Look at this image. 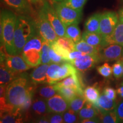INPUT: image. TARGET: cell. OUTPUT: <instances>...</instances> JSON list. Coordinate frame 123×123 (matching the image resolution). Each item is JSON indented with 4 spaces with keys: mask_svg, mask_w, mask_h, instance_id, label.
I'll return each mask as SVG.
<instances>
[{
    "mask_svg": "<svg viewBox=\"0 0 123 123\" xmlns=\"http://www.w3.org/2000/svg\"><path fill=\"white\" fill-rule=\"evenodd\" d=\"M33 83L30 75L23 73L7 84L5 90V98L8 104L14 108L20 109Z\"/></svg>",
    "mask_w": 123,
    "mask_h": 123,
    "instance_id": "1",
    "label": "cell"
},
{
    "mask_svg": "<svg viewBox=\"0 0 123 123\" xmlns=\"http://www.w3.org/2000/svg\"><path fill=\"white\" fill-rule=\"evenodd\" d=\"M37 34L38 32L35 19L31 16L18 15L14 39L15 54H21L26 43Z\"/></svg>",
    "mask_w": 123,
    "mask_h": 123,
    "instance_id": "2",
    "label": "cell"
},
{
    "mask_svg": "<svg viewBox=\"0 0 123 123\" xmlns=\"http://www.w3.org/2000/svg\"><path fill=\"white\" fill-rule=\"evenodd\" d=\"M17 15L13 12L3 10L0 17V38L1 47L4 48L7 54L15 55L14 33Z\"/></svg>",
    "mask_w": 123,
    "mask_h": 123,
    "instance_id": "3",
    "label": "cell"
},
{
    "mask_svg": "<svg viewBox=\"0 0 123 123\" xmlns=\"http://www.w3.org/2000/svg\"><path fill=\"white\" fill-rule=\"evenodd\" d=\"M42 38L39 34L30 39L23 49L22 55L26 62L32 67L41 64Z\"/></svg>",
    "mask_w": 123,
    "mask_h": 123,
    "instance_id": "4",
    "label": "cell"
},
{
    "mask_svg": "<svg viewBox=\"0 0 123 123\" xmlns=\"http://www.w3.org/2000/svg\"><path fill=\"white\" fill-rule=\"evenodd\" d=\"M54 8L63 24L66 26L71 24H79L82 17V11L68 6L64 2H55Z\"/></svg>",
    "mask_w": 123,
    "mask_h": 123,
    "instance_id": "5",
    "label": "cell"
},
{
    "mask_svg": "<svg viewBox=\"0 0 123 123\" xmlns=\"http://www.w3.org/2000/svg\"><path fill=\"white\" fill-rule=\"evenodd\" d=\"M38 34L50 44L55 42L59 37L46 19L42 9H40L34 18Z\"/></svg>",
    "mask_w": 123,
    "mask_h": 123,
    "instance_id": "6",
    "label": "cell"
},
{
    "mask_svg": "<svg viewBox=\"0 0 123 123\" xmlns=\"http://www.w3.org/2000/svg\"><path fill=\"white\" fill-rule=\"evenodd\" d=\"M41 9H42L46 19L48 20L57 34L58 36L59 37H66V26L60 19L53 6L45 0L43 2Z\"/></svg>",
    "mask_w": 123,
    "mask_h": 123,
    "instance_id": "7",
    "label": "cell"
},
{
    "mask_svg": "<svg viewBox=\"0 0 123 123\" xmlns=\"http://www.w3.org/2000/svg\"><path fill=\"white\" fill-rule=\"evenodd\" d=\"M1 62H3L7 68L15 73H23L33 68L26 62L22 55H9L2 47H1Z\"/></svg>",
    "mask_w": 123,
    "mask_h": 123,
    "instance_id": "8",
    "label": "cell"
},
{
    "mask_svg": "<svg viewBox=\"0 0 123 123\" xmlns=\"http://www.w3.org/2000/svg\"><path fill=\"white\" fill-rule=\"evenodd\" d=\"M119 21V15L114 12H106L101 15L100 34L103 39L110 37Z\"/></svg>",
    "mask_w": 123,
    "mask_h": 123,
    "instance_id": "9",
    "label": "cell"
},
{
    "mask_svg": "<svg viewBox=\"0 0 123 123\" xmlns=\"http://www.w3.org/2000/svg\"><path fill=\"white\" fill-rule=\"evenodd\" d=\"M100 62L101 59L99 54H84L74 60L71 63L75 66L78 71L85 72L93 68Z\"/></svg>",
    "mask_w": 123,
    "mask_h": 123,
    "instance_id": "10",
    "label": "cell"
},
{
    "mask_svg": "<svg viewBox=\"0 0 123 123\" xmlns=\"http://www.w3.org/2000/svg\"><path fill=\"white\" fill-rule=\"evenodd\" d=\"M99 54L101 61H117L123 55V46L116 43L110 44L101 47Z\"/></svg>",
    "mask_w": 123,
    "mask_h": 123,
    "instance_id": "11",
    "label": "cell"
},
{
    "mask_svg": "<svg viewBox=\"0 0 123 123\" xmlns=\"http://www.w3.org/2000/svg\"><path fill=\"white\" fill-rule=\"evenodd\" d=\"M6 5L21 15L31 16L34 10L29 0H2Z\"/></svg>",
    "mask_w": 123,
    "mask_h": 123,
    "instance_id": "12",
    "label": "cell"
},
{
    "mask_svg": "<svg viewBox=\"0 0 123 123\" xmlns=\"http://www.w3.org/2000/svg\"><path fill=\"white\" fill-rule=\"evenodd\" d=\"M49 113H63L69 109L68 101L59 93L46 99Z\"/></svg>",
    "mask_w": 123,
    "mask_h": 123,
    "instance_id": "13",
    "label": "cell"
},
{
    "mask_svg": "<svg viewBox=\"0 0 123 123\" xmlns=\"http://www.w3.org/2000/svg\"><path fill=\"white\" fill-rule=\"evenodd\" d=\"M55 84L57 87H71L77 91L80 96H83L84 95L83 83L79 73L67 77Z\"/></svg>",
    "mask_w": 123,
    "mask_h": 123,
    "instance_id": "14",
    "label": "cell"
},
{
    "mask_svg": "<svg viewBox=\"0 0 123 123\" xmlns=\"http://www.w3.org/2000/svg\"><path fill=\"white\" fill-rule=\"evenodd\" d=\"M116 43L123 46V22L119 21L110 37L103 39L101 47Z\"/></svg>",
    "mask_w": 123,
    "mask_h": 123,
    "instance_id": "15",
    "label": "cell"
},
{
    "mask_svg": "<svg viewBox=\"0 0 123 123\" xmlns=\"http://www.w3.org/2000/svg\"><path fill=\"white\" fill-rule=\"evenodd\" d=\"M78 73V71L71 63L64 62L61 63L59 67L55 73L53 84L56 83L58 81H61L69 76Z\"/></svg>",
    "mask_w": 123,
    "mask_h": 123,
    "instance_id": "16",
    "label": "cell"
},
{
    "mask_svg": "<svg viewBox=\"0 0 123 123\" xmlns=\"http://www.w3.org/2000/svg\"><path fill=\"white\" fill-rule=\"evenodd\" d=\"M49 64H41L35 67L30 74L31 80L35 85L47 83V71Z\"/></svg>",
    "mask_w": 123,
    "mask_h": 123,
    "instance_id": "17",
    "label": "cell"
},
{
    "mask_svg": "<svg viewBox=\"0 0 123 123\" xmlns=\"http://www.w3.org/2000/svg\"><path fill=\"white\" fill-rule=\"evenodd\" d=\"M30 112H31L32 115L36 118L46 116L50 113L46 100L39 97L34 98L33 103L30 109Z\"/></svg>",
    "mask_w": 123,
    "mask_h": 123,
    "instance_id": "18",
    "label": "cell"
},
{
    "mask_svg": "<svg viewBox=\"0 0 123 123\" xmlns=\"http://www.w3.org/2000/svg\"><path fill=\"white\" fill-rule=\"evenodd\" d=\"M24 113L20 109H15L11 111L1 113V123H21L24 122Z\"/></svg>",
    "mask_w": 123,
    "mask_h": 123,
    "instance_id": "19",
    "label": "cell"
},
{
    "mask_svg": "<svg viewBox=\"0 0 123 123\" xmlns=\"http://www.w3.org/2000/svg\"><path fill=\"white\" fill-rule=\"evenodd\" d=\"M93 105L98 110L99 113L110 111L115 110L116 107L115 100L110 99L103 93L100 95L98 101Z\"/></svg>",
    "mask_w": 123,
    "mask_h": 123,
    "instance_id": "20",
    "label": "cell"
},
{
    "mask_svg": "<svg viewBox=\"0 0 123 123\" xmlns=\"http://www.w3.org/2000/svg\"><path fill=\"white\" fill-rule=\"evenodd\" d=\"M22 73H18L7 68L3 62L0 67V85L7 86L11 81L19 76Z\"/></svg>",
    "mask_w": 123,
    "mask_h": 123,
    "instance_id": "21",
    "label": "cell"
},
{
    "mask_svg": "<svg viewBox=\"0 0 123 123\" xmlns=\"http://www.w3.org/2000/svg\"><path fill=\"white\" fill-rule=\"evenodd\" d=\"M58 93L57 89L55 84H44L36 88L35 93L39 98L44 99H48Z\"/></svg>",
    "mask_w": 123,
    "mask_h": 123,
    "instance_id": "22",
    "label": "cell"
},
{
    "mask_svg": "<svg viewBox=\"0 0 123 123\" xmlns=\"http://www.w3.org/2000/svg\"><path fill=\"white\" fill-rule=\"evenodd\" d=\"M101 13H95L86 21L84 27L86 31L91 33L100 34V22Z\"/></svg>",
    "mask_w": 123,
    "mask_h": 123,
    "instance_id": "23",
    "label": "cell"
},
{
    "mask_svg": "<svg viewBox=\"0 0 123 123\" xmlns=\"http://www.w3.org/2000/svg\"><path fill=\"white\" fill-rule=\"evenodd\" d=\"M78 114H79V119L80 121L81 120L98 116L99 113L98 110L93 106V104L87 101L86 103L84 104L83 107L80 111Z\"/></svg>",
    "mask_w": 123,
    "mask_h": 123,
    "instance_id": "24",
    "label": "cell"
},
{
    "mask_svg": "<svg viewBox=\"0 0 123 123\" xmlns=\"http://www.w3.org/2000/svg\"><path fill=\"white\" fill-rule=\"evenodd\" d=\"M81 39L87 43L95 47H101L103 38L100 34L85 31L81 35Z\"/></svg>",
    "mask_w": 123,
    "mask_h": 123,
    "instance_id": "25",
    "label": "cell"
},
{
    "mask_svg": "<svg viewBox=\"0 0 123 123\" xmlns=\"http://www.w3.org/2000/svg\"><path fill=\"white\" fill-rule=\"evenodd\" d=\"M83 96L87 101L93 104L98 101L100 96V90L96 84L88 86L84 90Z\"/></svg>",
    "mask_w": 123,
    "mask_h": 123,
    "instance_id": "26",
    "label": "cell"
},
{
    "mask_svg": "<svg viewBox=\"0 0 123 123\" xmlns=\"http://www.w3.org/2000/svg\"><path fill=\"white\" fill-rule=\"evenodd\" d=\"M100 48L101 47H95V46L90 45L82 39L75 43V50L80 51L86 54H99Z\"/></svg>",
    "mask_w": 123,
    "mask_h": 123,
    "instance_id": "27",
    "label": "cell"
},
{
    "mask_svg": "<svg viewBox=\"0 0 123 123\" xmlns=\"http://www.w3.org/2000/svg\"><path fill=\"white\" fill-rule=\"evenodd\" d=\"M66 37L73 39L75 43L81 39V31L78 24H74L66 26Z\"/></svg>",
    "mask_w": 123,
    "mask_h": 123,
    "instance_id": "28",
    "label": "cell"
},
{
    "mask_svg": "<svg viewBox=\"0 0 123 123\" xmlns=\"http://www.w3.org/2000/svg\"><path fill=\"white\" fill-rule=\"evenodd\" d=\"M55 86L57 89L58 93L62 96L67 101H70L71 100L73 99L76 96H80L77 91L71 87H57L56 84H55Z\"/></svg>",
    "mask_w": 123,
    "mask_h": 123,
    "instance_id": "29",
    "label": "cell"
},
{
    "mask_svg": "<svg viewBox=\"0 0 123 123\" xmlns=\"http://www.w3.org/2000/svg\"><path fill=\"white\" fill-rule=\"evenodd\" d=\"M87 100L84 96H78L68 101L69 108L79 113L81 109L86 103Z\"/></svg>",
    "mask_w": 123,
    "mask_h": 123,
    "instance_id": "30",
    "label": "cell"
},
{
    "mask_svg": "<svg viewBox=\"0 0 123 123\" xmlns=\"http://www.w3.org/2000/svg\"><path fill=\"white\" fill-rule=\"evenodd\" d=\"M51 49L50 44L49 42L43 38H42V54H41V64H49L51 63L49 52Z\"/></svg>",
    "mask_w": 123,
    "mask_h": 123,
    "instance_id": "31",
    "label": "cell"
},
{
    "mask_svg": "<svg viewBox=\"0 0 123 123\" xmlns=\"http://www.w3.org/2000/svg\"><path fill=\"white\" fill-rule=\"evenodd\" d=\"M99 118L101 123H117L116 112L115 109L103 113H99Z\"/></svg>",
    "mask_w": 123,
    "mask_h": 123,
    "instance_id": "32",
    "label": "cell"
},
{
    "mask_svg": "<svg viewBox=\"0 0 123 123\" xmlns=\"http://www.w3.org/2000/svg\"><path fill=\"white\" fill-rule=\"evenodd\" d=\"M50 47L52 49H53V50L54 51L55 53L60 55L66 62H70V59H69L70 52L68 50H66V49L63 48L60 44H58L56 42V41L51 43Z\"/></svg>",
    "mask_w": 123,
    "mask_h": 123,
    "instance_id": "33",
    "label": "cell"
},
{
    "mask_svg": "<svg viewBox=\"0 0 123 123\" xmlns=\"http://www.w3.org/2000/svg\"><path fill=\"white\" fill-rule=\"evenodd\" d=\"M56 41L58 44L68 50L70 53L75 50V43L74 42L73 39L70 38L66 37H58Z\"/></svg>",
    "mask_w": 123,
    "mask_h": 123,
    "instance_id": "34",
    "label": "cell"
},
{
    "mask_svg": "<svg viewBox=\"0 0 123 123\" xmlns=\"http://www.w3.org/2000/svg\"><path fill=\"white\" fill-rule=\"evenodd\" d=\"M63 116L64 123H78V121H80L78 113L74 111L70 108L63 113Z\"/></svg>",
    "mask_w": 123,
    "mask_h": 123,
    "instance_id": "35",
    "label": "cell"
},
{
    "mask_svg": "<svg viewBox=\"0 0 123 123\" xmlns=\"http://www.w3.org/2000/svg\"><path fill=\"white\" fill-rule=\"evenodd\" d=\"M112 73L113 75L116 79H120L123 77V59L121 58L117 60L112 65Z\"/></svg>",
    "mask_w": 123,
    "mask_h": 123,
    "instance_id": "36",
    "label": "cell"
},
{
    "mask_svg": "<svg viewBox=\"0 0 123 123\" xmlns=\"http://www.w3.org/2000/svg\"><path fill=\"white\" fill-rule=\"evenodd\" d=\"M97 71L101 76L105 78H110L113 74L112 67L108 63H105L103 65L98 67Z\"/></svg>",
    "mask_w": 123,
    "mask_h": 123,
    "instance_id": "37",
    "label": "cell"
},
{
    "mask_svg": "<svg viewBox=\"0 0 123 123\" xmlns=\"http://www.w3.org/2000/svg\"><path fill=\"white\" fill-rule=\"evenodd\" d=\"M87 1V0H64L63 2L72 8L83 10V8Z\"/></svg>",
    "mask_w": 123,
    "mask_h": 123,
    "instance_id": "38",
    "label": "cell"
},
{
    "mask_svg": "<svg viewBox=\"0 0 123 123\" xmlns=\"http://www.w3.org/2000/svg\"><path fill=\"white\" fill-rule=\"evenodd\" d=\"M49 123H63L64 122L63 116L62 113H50L47 115Z\"/></svg>",
    "mask_w": 123,
    "mask_h": 123,
    "instance_id": "39",
    "label": "cell"
},
{
    "mask_svg": "<svg viewBox=\"0 0 123 123\" xmlns=\"http://www.w3.org/2000/svg\"><path fill=\"white\" fill-rule=\"evenodd\" d=\"M49 56H50L51 63H62L64 62H67L60 55L55 53L54 51L53 50V49H52L51 48L50 49V52H49Z\"/></svg>",
    "mask_w": 123,
    "mask_h": 123,
    "instance_id": "40",
    "label": "cell"
},
{
    "mask_svg": "<svg viewBox=\"0 0 123 123\" xmlns=\"http://www.w3.org/2000/svg\"><path fill=\"white\" fill-rule=\"evenodd\" d=\"M103 93L106 96H107L108 98H110L111 99L114 100H116L117 95V91L115 89L112 88V87H108V86L105 87L103 89Z\"/></svg>",
    "mask_w": 123,
    "mask_h": 123,
    "instance_id": "41",
    "label": "cell"
},
{
    "mask_svg": "<svg viewBox=\"0 0 123 123\" xmlns=\"http://www.w3.org/2000/svg\"><path fill=\"white\" fill-rule=\"evenodd\" d=\"M115 111L116 112L117 123H123V100L116 104Z\"/></svg>",
    "mask_w": 123,
    "mask_h": 123,
    "instance_id": "42",
    "label": "cell"
},
{
    "mask_svg": "<svg viewBox=\"0 0 123 123\" xmlns=\"http://www.w3.org/2000/svg\"><path fill=\"white\" fill-rule=\"evenodd\" d=\"M84 54H86L78 50H74L73 51L70 52V54H69V59H70V63H71L74 60H75L76 58H79Z\"/></svg>",
    "mask_w": 123,
    "mask_h": 123,
    "instance_id": "43",
    "label": "cell"
},
{
    "mask_svg": "<svg viewBox=\"0 0 123 123\" xmlns=\"http://www.w3.org/2000/svg\"><path fill=\"white\" fill-rule=\"evenodd\" d=\"M81 123H101L99 117H94L89 118V119H86L81 120L79 121Z\"/></svg>",
    "mask_w": 123,
    "mask_h": 123,
    "instance_id": "44",
    "label": "cell"
},
{
    "mask_svg": "<svg viewBox=\"0 0 123 123\" xmlns=\"http://www.w3.org/2000/svg\"><path fill=\"white\" fill-rule=\"evenodd\" d=\"M47 115H46V116H41L39 117L36 118V119L34 120V122L38 123H49V120Z\"/></svg>",
    "mask_w": 123,
    "mask_h": 123,
    "instance_id": "45",
    "label": "cell"
},
{
    "mask_svg": "<svg viewBox=\"0 0 123 123\" xmlns=\"http://www.w3.org/2000/svg\"><path fill=\"white\" fill-rule=\"evenodd\" d=\"M116 91L117 95L123 99V81L120 84Z\"/></svg>",
    "mask_w": 123,
    "mask_h": 123,
    "instance_id": "46",
    "label": "cell"
},
{
    "mask_svg": "<svg viewBox=\"0 0 123 123\" xmlns=\"http://www.w3.org/2000/svg\"><path fill=\"white\" fill-rule=\"evenodd\" d=\"M119 21H121L123 22V7L120 9L119 11Z\"/></svg>",
    "mask_w": 123,
    "mask_h": 123,
    "instance_id": "47",
    "label": "cell"
},
{
    "mask_svg": "<svg viewBox=\"0 0 123 123\" xmlns=\"http://www.w3.org/2000/svg\"><path fill=\"white\" fill-rule=\"evenodd\" d=\"M29 1L31 3V4H38V3L41 2H43L42 0H29Z\"/></svg>",
    "mask_w": 123,
    "mask_h": 123,
    "instance_id": "48",
    "label": "cell"
},
{
    "mask_svg": "<svg viewBox=\"0 0 123 123\" xmlns=\"http://www.w3.org/2000/svg\"><path fill=\"white\" fill-rule=\"evenodd\" d=\"M64 0H54L55 2H63Z\"/></svg>",
    "mask_w": 123,
    "mask_h": 123,
    "instance_id": "49",
    "label": "cell"
},
{
    "mask_svg": "<svg viewBox=\"0 0 123 123\" xmlns=\"http://www.w3.org/2000/svg\"><path fill=\"white\" fill-rule=\"evenodd\" d=\"M122 78H123V77H122Z\"/></svg>",
    "mask_w": 123,
    "mask_h": 123,
    "instance_id": "50",
    "label": "cell"
},
{
    "mask_svg": "<svg viewBox=\"0 0 123 123\" xmlns=\"http://www.w3.org/2000/svg\"><path fill=\"white\" fill-rule=\"evenodd\" d=\"M42 1H45V0H42Z\"/></svg>",
    "mask_w": 123,
    "mask_h": 123,
    "instance_id": "51",
    "label": "cell"
},
{
    "mask_svg": "<svg viewBox=\"0 0 123 123\" xmlns=\"http://www.w3.org/2000/svg\"><path fill=\"white\" fill-rule=\"evenodd\" d=\"M121 1H123V0H121Z\"/></svg>",
    "mask_w": 123,
    "mask_h": 123,
    "instance_id": "52",
    "label": "cell"
}]
</instances>
